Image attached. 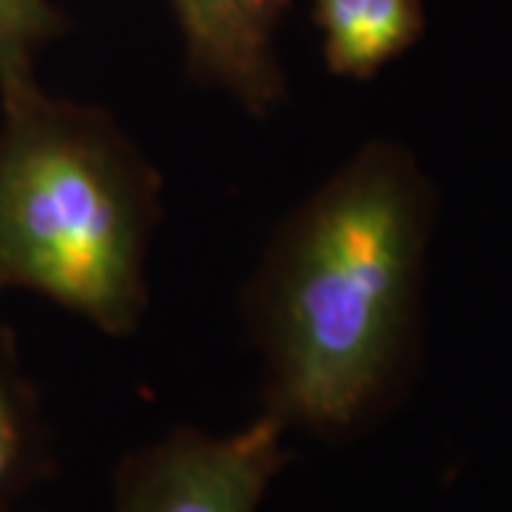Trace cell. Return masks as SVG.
<instances>
[{"instance_id": "cell-1", "label": "cell", "mask_w": 512, "mask_h": 512, "mask_svg": "<svg viewBox=\"0 0 512 512\" xmlns=\"http://www.w3.org/2000/svg\"><path fill=\"white\" fill-rule=\"evenodd\" d=\"M439 188L416 154L370 140L274 231L245 293L265 407L342 441L393 410L421 359Z\"/></svg>"}, {"instance_id": "cell-2", "label": "cell", "mask_w": 512, "mask_h": 512, "mask_svg": "<svg viewBox=\"0 0 512 512\" xmlns=\"http://www.w3.org/2000/svg\"><path fill=\"white\" fill-rule=\"evenodd\" d=\"M0 291L23 288L109 336L140 328L163 180L100 106L40 86L0 97Z\"/></svg>"}, {"instance_id": "cell-3", "label": "cell", "mask_w": 512, "mask_h": 512, "mask_svg": "<svg viewBox=\"0 0 512 512\" xmlns=\"http://www.w3.org/2000/svg\"><path fill=\"white\" fill-rule=\"evenodd\" d=\"M285 421L262 410L237 433L177 427L114 467L117 512H256L291 461Z\"/></svg>"}, {"instance_id": "cell-4", "label": "cell", "mask_w": 512, "mask_h": 512, "mask_svg": "<svg viewBox=\"0 0 512 512\" xmlns=\"http://www.w3.org/2000/svg\"><path fill=\"white\" fill-rule=\"evenodd\" d=\"M191 80L234 97L254 117L285 100L276 32L293 0H171Z\"/></svg>"}, {"instance_id": "cell-5", "label": "cell", "mask_w": 512, "mask_h": 512, "mask_svg": "<svg viewBox=\"0 0 512 512\" xmlns=\"http://www.w3.org/2000/svg\"><path fill=\"white\" fill-rule=\"evenodd\" d=\"M322 55L336 77L370 80L427 29L424 0H311Z\"/></svg>"}, {"instance_id": "cell-6", "label": "cell", "mask_w": 512, "mask_h": 512, "mask_svg": "<svg viewBox=\"0 0 512 512\" xmlns=\"http://www.w3.org/2000/svg\"><path fill=\"white\" fill-rule=\"evenodd\" d=\"M52 473L49 433L35 390L23 376L12 330L0 322V512H12Z\"/></svg>"}, {"instance_id": "cell-7", "label": "cell", "mask_w": 512, "mask_h": 512, "mask_svg": "<svg viewBox=\"0 0 512 512\" xmlns=\"http://www.w3.org/2000/svg\"><path fill=\"white\" fill-rule=\"evenodd\" d=\"M66 32L49 0H0V97L37 86V49Z\"/></svg>"}]
</instances>
